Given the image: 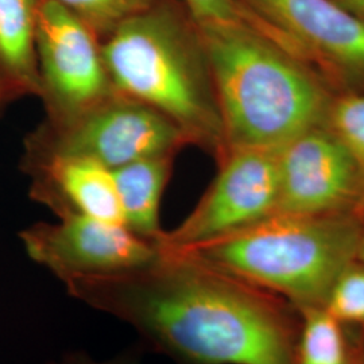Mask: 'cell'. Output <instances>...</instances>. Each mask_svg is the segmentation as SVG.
Segmentation results:
<instances>
[{
	"instance_id": "obj_13",
	"label": "cell",
	"mask_w": 364,
	"mask_h": 364,
	"mask_svg": "<svg viewBox=\"0 0 364 364\" xmlns=\"http://www.w3.org/2000/svg\"><path fill=\"white\" fill-rule=\"evenodd\" d=\"M174 156H150L112 170L123 225L156 246L165 235L159 221V208Z\"/></svg>"
},
{
	"instance_id": "obj_8",
	"label": "cell",
	"mask_w": 364,
	"mask_h": 364,
	"mask_svg": "<svg viewBox=\"0 0 364 364\" xmlns=\"http://www.w3.org/2000/svg\"><path fill=\"white\" fill-rule=\"evenodd\" d=\"M19 239L27 255L63 282L141 269L161 252L122 224L78 213L60 216L57 223H36L19 232Z\"/></svg>"
},
{
	"instance_id": "obj_17",
	"label": "cell",
	"mask_w": 364,
	"mask_h": 364,
	"mask_svg": "<svg viewBox=\"0 0 364 364\" xmlns=\"http://www.w3.org/2000/svg\"><path fill=\"white\" fill-rule=\"evenodd\" d=\"M324 308L340 323L364 324V264L355 262L338 275Z\"/></svg>"
},
{
	"instance_id": "obj_18",
	"label": "cell",
	"mask_w": 364,
	"mask_h": 364,
	"mask_svg": "<svg viewBox=\"0 0 364 364\" xmlns=\"http://www.w3.org/2000/svg\"><path fill=\"white\" fill-rule=\"evenodd\" d=\"M198 27L225 26L247 21L236 0H183Z\"/></svg>"
},
{
	"instance_id": "obj_16",
	"label": "cell",
	"mask_w": 364,
	"mask_h": 364,
	"mask_svg": "<svg viewBox=\"0 0 364 364\" xmlns=\"http://www.w3.org/2000/svg\"><path fill=\"white\" fill-rule=\"evenodd\" d=\"M75 14L103 39L122 22L153 7V0H54Z\"/></svg>"
},
{
	"instance_id": "obj_1",
	"label": "cell",
	"mask_w": 364,
	"mask_h": 364,
	"mask_svg": "<svg viewBox=\"0 0 364 364\" xmlns=\"http://www.w3.org/2000/svg\"><path fill=\"white\" fill-rule=\"evenodd\" d=\"M64 282L73 299L134 328L178 364H297L287 318L264 290L181 251Z\"/></svg>"
},
{
	"instance_id": "obj_9",
	"label": "cell",
	"mask_w": 364,
	"mask_h": 364,
	"mask_svg": "<svg viewBox=\"0 0 364 364\" xmlns=\"http://www.w3.org/2000/svg\"><path fill=\"white\" fill-rule=\"evenodd\" d=\"M277 213L321 216L360 205L362 185L350 150L326 124L301 132L277 149Z\"/></svg>"
},
{
	"instance_id": "obj_4",
	"label": "cell",
	"mask_w": 364,
	"mask_h": 364,
	"mask_svg": "<svg viewBox=\"0 0 364 364\" xmlns=\"http://www.w3.org/2000/svg\"><path fill=\"white\" fill-rule=\"evenodd\" d=\"M363 236L359 221L347 213H275L232 234L173 251L308 308L324 306L338 275L358 260Z\"/></svg>"
},
{
	"instance_id": "obj_12",
	"label": "cell",
	"mask_w": 364,
	"mask_h": 364,
	"mask_svg": "<svg viewBox=\"0 0 364 364\" xmlns=\"http://www.w3.org/2000/svg\"><path fill=\"white\" fill-rule=\"evenodd\" d=\"M39 0H0V112L41 96L37 14Z\"/></svg>"
},
{
	"instance_id": "obj_23",
	"label": "cell",
	"mask_w": 364,
	"mask_h": 364,
	"mask_svg": "<svg viewBox=\"0 0 364 364\" xmlns=\"http://www.w3.org/2000/svg\"><path fill=\"white\" fill-rule=\"evenodd\" d=\"M50 364H54V363H50Z\"/></svg>"
},
{
	"instance_id": "obj_11",
	"label": "cell",
	"mask_w": 364,
	"mask_h": 364,
	"mask_svg": "<svg viewBox=\"0 0 364 364\" xmlns=\"http://www.w3.org/2000/svg\"><path fill=\"white\" fill-rule=\"evenodd\" d=\"M22 168L31 178L30 197L57 218L78 213L123 225L112 170L70 156H23Z\"/></svg>"
},
{
	"instance_id": "obj_7",
	"label": "cell",
	"mask_w": 364,
	"mask_h": 364,
	"mask_svg": "<svg viewBox=\"0 0 364 364\" xmlns=\"http://www.w3.org/2000/svg\"><path fill=\"white\" fill-rule=\"evenodd\" d=\"M220 169L193 210L159 247L183 250L232 234L277 213L279 176L277 150L227 149Z\"/></svg>"
},
{
	"instance_id": "obj_6",
	"label": "cell",
	"mask_w": 364,
	"mask_h": 364,
	"mask_svg": "<svg viewBox=\"0 0 364 364\" xmlns=\"http://www.w3.org/2000/svg\"><path fill=\"white\" fill-rule=\"evenodd\" d=\"M41 99L49 122L91 109L117 90L108 75L102 39L54 0H39L37 14Z\"/></svg>"
},
{
	"instance_id": "obj_3",
	"label": "cell",
	"mask_w": 364,
	"mask_h": 364,
	"mask_svg": "<svg viewBox=\"0 0 364 364\" xmlns=\"http://www.w3.org/2000/svg\"><path fill=\"white\" fill-rule=\"evenodd\" d=\"M102 50L119 93L169 117L191 144L218 156L224 153L220 112L198 30L150 7L109 33Z\"/></svg>"
},
{
	"instance_id": "obj_22",
	"label": "cell",
	"mask_w": 364,
	"mask_h": 364,
	"mask_svg": "<svg viewBox=\"0 0 364 364\" xmlns=\"http://www.w3.org/2000/svg\"><path fill=\"white\" fill-rule=\"evenodd\" d=\"M356 364H364V358L363 359H360V360H359V362H358Z\"/></svg>"
},
{
	"instance_id": "obj_20",
	"label": "cell",
	"mask_w": 364,
	"mask_h": 364,
	"mask_svg": "<svg viewBox=\"0 0 364 364\" xmlns=\"http://www.w3.org/2000/svg\"><path fill=\"white\" fill-rule=\"evenodd\" d=\"M338 4L364 19V0H336Z\"/></svg>"
},
{
	"instance_id": "obj_14",
	"label": "cell",
	"mask_w": 364,
	"mask_h": 364,
	"mask_svg": "<svg viewBox=\"0 0 364 364\" xmlns=\"http://www.w3.org/2000/svg\"><path fill=\"white\" fill-rule=\"evenodd\" d=\"M302 311L304 326L297 364H348L340 321L324 306H308Z\"/></svg>"
},
{
	"instance_id": "obj_21",
	"label": "cell",
	"mask_w": 364,
	"mask_h": 364,
	"mask_svg": "<svg viewBox=\"0 0 364 364\" xmlns=\"http://www.w3.org/2000/svg\"><path fill=\"white\" fill-rule=\"evenodd\" d=\"M358 260H360L364 264V236L362 243H360V247H359V252H358Z\"/></svg>"
},
{
	"instance_id": "obj_10",
	"label": "cell",
	"mask_w": 364,
	"mask_h": 364,
	"mask_svg": "<svg viewBox=\"0 0 364 364\" xmlns=\"http://www.w3.org/2000/svg\"><path fill=\"white\" fill-rule=\"evenodd\" d=\"M248 13L340 76L364 80V19L336 0H245Z\"/></svg>"
},
{
	"instance_id": "obj_19",
	"label": "cell",
	"mask_w": 364,
	"mask_h": 364,
	"mask_svg": "<svg viewBox=\"0 0 364 364\" xmlns=\"http://www.w3.org/2000/svg\"><path fill=\"white\" fill-rule=\"evenodd\" d=\"M54 364H142V359L139 352L135 350L120 353L115 358L107 360H97L85 352L73 351L66 353Z\"/></svg>"
},
{
	"instance_id": "obj_5",
	"label": "cell",
	"mask_w": 364,
	"mask_h": 364,
	"mask_svg": "<svg viewBox=\"0 0 364 364\" xmlns=\"http://www.w3.org/2000/svg\"><path fill=\"white\" fill-rule=\"evenodd\" d=\"M188 144L169 117L117 92L77 117L42 123L27 136L23 156H70L114 170L144 158L177 156Z\"/></svg>"
},
{
	"instance_id": "obj_15",
	"label": "cell",
	"mask_w": 364,
	"mask_h": 364,
	"mask_svg": "<svg viewBox=\"0 0 364 364\" xmlns=\"http://www.w3.org/2000/svg\"><path fill=\"white\" fill-rule=\"evenodd\" d=\"M326 126L350 150L360 177L364 205V95H344L332 99Z\"/></svg>"
},
{
	"instance_id": "obj_2",
	"label": "cell",
	"mask_w": 364,
	"mask_h": 364,
	"mask_svg": "<svg viewBox=\"0 0 364 364\" xmlns=\"http://www.w3.org/2000/svg\"><path fill=\"white\" fill-rule=\"evenodd\" d=\"M227 149L277 150L326 124L332 97L323 84L250 19L198 27Z\"/></svg>"
}]
</instances>
